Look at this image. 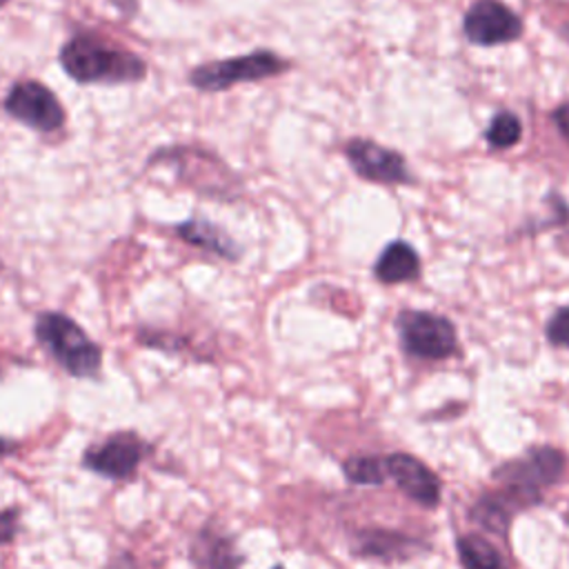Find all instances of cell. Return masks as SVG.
I'll return each mask as SVG.
<instances>
[{
	"mask_svg": "<svg viewBox=\"0 0 569 569\" xmlns=\"http://www.w3.org/2000/svg\"><path fill=\"white\" fill-rule=\"evenodd\" d=\"M58 60L78 84H136L149 71L138 53L96 33L71 36L62 44Z\"/></svg>",
	"mask_w": 569,
	"mask_h": 569,
	"instance_id": "cell-1",
	"label": "cell"
},
{
	"mask_svg": "<svg viewBox=\"0 0 569 569\" xmlns=\"http://www.w3.org/2000/svg\"><path fill=\"white\" fill-rule=\"evenodd\" d=\"M33 336L56 365L71 378L93 380L102 371V347L67 313L40 311Z\"/></svg>",
	"mask_w": 569,
	"mask_h": 569,
	"instance_id": "cell-2",
	"label": "cell"
},
{
	"mask_svg": "<svg viewBox=\"0 0 569 569\" xmlns=\"http://www.w3.org/2000/svg\"><path fill=\"white\" fill-rule=\"evenodd\" d=\"M291 69V62L271 49H256L242 56H231L222 60H209L193 67L187 76L189 84L204 93L227 91L236 84L260 82L267 78L282 76Z\"/></svg>",
	"mask_w": 569,
	"mask_h": 569,
	"instance_id": "cell-3",
	"label": "cell"
},
{
	"mask_svg": "<svg viewBox=\"0 0 569 569\" xmlns=\"http://www.w3.org/2000/svg\"><path fill=\"white\" fill-rule=\"evenodd\" d=\"M147 164H162L173 169L178 182L209 198H233L238 178L233 171L211 151L198 147H164L158 149Z\"/></svg>",
	"mask_w": 569,
	"mask_h": 569,
	"instance_id": "cell-4",
	"label": "cell"
},
{
	"mask_svg": "<svg viewBox=\"0 0 569 569\" xmlns=\"http://www.w3.org/2000/svg\"><path fill=\"white\" fill-rule=\"evenodd\" d=\"M396 331L407 356L418 360H447L460 351L456 325L433 311L402 309L396 313Z\"/></svg>",
	"mask_w": 569,
	"mask_h": 569,
	"instance_id": "cell-5",
	"label": "cell"
},
{
	"mask_svg": "<svg viewBox=\"0 0 569 569\" xmlns=\"http://www.w3.org/2000/svg\"><path fill=\"white\" fill-rule=\"evenodd\" d=\"M567 467V458L556 447H531L518 458L505 460L493 469V478L533 505L542 500V491L553 487Z\"/></svg>",
	"mask_w": 569,
	"mask_h": 569,
	"instance_id": "cell-6",
	"label": "cell"
},
{
	"mask_svg": "<svg viewBox=\"0 0 569 569\" xmlns=\"http://www.w3.org/2000/svg\"><path fill=\"white\" fill-rule=\"evenodd\" d=\"M151 451L153 447L138 431L118 429L89 445L82 451L80 467L100 478L122 482L138 473L140 465L151 456Z\"/></svg>",
	"mask_w": 569,
	"mask_h": 569,
	"instance_id": "cell-7",
	"label": "cell"
},
{
	"mask_svg": "<svg viewBox=\"0 0 569 569\" xmlns=\"http://www.w3.org/2000/svg\"><path fill=\"white\" fill-rule=\"evenodd\" d=\"M4 111L13 120L40 133H56L67 122L62 102L40 80L16 82L4 98Z\"/></svg>",
	"mask_w": 569,
	"mask_h": 569,
	"instance_id": "cell-8",
	"label": "cell"
},
{
	"mask_svg": "<svg viewBox=\"0 0 569 569\" xmlns=\"http://www.w3.org/2000/svg\"><path fill=\"white\" fill-rule=\"evenodd\" d=\"M342 153L351 164L353 173L367 182L391 184V187L416 182L405 156L376 140L351 138L345 142Z\"/></svg>",
	"mask_w": 569,
	"mask_h": 569,
	"instance_id": "cell-9",
	"label": "cell"
},
{
	"mask_svg": "<svg viewBox=\"0 0 569 569\" xmlns=\"http://www.w3.org/2000/svg\"><path fill=\"white\" fill-rule=\"evenodd\" d=\"M462 33L469 44L498 47L522 38V18L500 0H476L462 18Z\"/></svg>",
	"mask_w": 569,
	"mask_h": 569,
	"instance_id": "cell-10",
	"label": "cell"
},
{
	"mask_svg": "<svg viewBox=\"0 0 569 569\" xmlns=\"http://www.w3.org/2000/svg\"><path fill=\"white\" fill-rule=\"evenodd\" d=\"M385 467L387 478H391L396 487L416 505L425 509H436L440 505V478L420 458L396 451L385 456Z\"/></svg>",
	"mask_w": 569,
	"mask_h": 569,
	"instance_id": "cell-11",
	"label": "cell"
},
{
	"mask_svg": "<svg viewBox=\"0 0 569 569\" xmlns=\"http://www.w3.org/2000/svg\"><path fill=\"white\" fill-rule=\"evenodd\" d=\"M351 553L378 562H405L420 551H429V545L420 538L389 529H358L349 536Z\"/></svg>",
	"mask_w": 569,
	"mask_h": 569,
	"instance_id": "cell-12",
	"label": "cell"
},
{
	"mask_svg": "<svg viewBox=\"0 0 569 569\" xmlns=\"http://www.w3.org/2000/svg\"><path fill=\"white\" fill-rule=\"evenodd\" d=\"M189 560L196 569H240L244 556L236 547V538L220 529L213 520L204 522L189 542Z\"/></svg>",
	"mask_w": 569,
	"mask_h": 569,
	"instance_id": "cell-13",
	"label": "cell"
},
{
	"mask_svg": "<svg viewBox=\"0 0 569 569\" xmlns=\"http://www.w3.org/2000/svg\"><path fill=\"white\" fill-rule=\"evenodd\" d=\"M533 507L531 500H527L525 496L511 491V489H498V491H489L482 493L469 509V520L476 522L480 529L498 536V538H507L509 527L516 518L518 511Z\"/></svg>",
	"mask_w": 569,
	"mask_h": 569,
	"instance_id": "cell-14",
	"label": "cell"
},
{
	"mask_svg": "<svg viewBox=\"0 0 569 569\" xmlns=\"http://www.w3.org/2000/svg\"><path fill=\"white\" fill-rule=\"evenodd\" d=\"M173 233L182 242H187L191 247H198V249H202L207 253H213V256H218L222 260H229V262H236L242 256L240 244L222 227H218L209 218H200V216L187 218V220H182L173 227Z\"/></svg>",
	"mask_w": 569,
	"mask_h": 569,
	"instance_id": "cell-15",
	"label": "cell"
},
{
	"mask_svg": "<svg viewBox=\"0 0 569 569\" xmlns=\"http://www.w3.org/2000/svg\"><path fill=\"white\" fill-rule=\"evenodd\" d=\"M422 273L418 251L407 240H391L373 262V276L382 284L413 282Z\"/></svg>",
	"mask_w": 569,
	"mask_h": 569,
	"instance_id": "cell-16",
	"label": "cell"
},
{
	"mask_svg": "<svg viewBox=\"0 0 569 569\" xmlns=\"http://www.w3.org/2000/svg\"><path fill=\"white\" fill-rule=\"evenodd\" d=\"M456 551L462 569H507L502 553L478 533L458 536Z\"/></svg>",
	"mask_w": 569,
	"mask_h": 569,
	"instance_id": "cell-17",
	"label": "cell"
},
{
	"mask_svg": "<svg viewBox=\"0 0 569 569\" xmlns=\"http://www.w3.org/2000/svg\"><path fill=\"white\" fill-rule=\"evenodd\" d=\"M482 138L491 149H511L522 138V122L513 111L500 109L489 120Z\"/></svg>",
	"mask_w": 569,
	"mask_h": 569,
	"instance_id": "cell-18",
	"label": "cell"
},
{
	"mask_svg": "<svg viewBox=\"0 0 569 569\" xmlns=\"http://www.w3.org/2000/svg\"><path fill=\"white\" fill-rule=\"evenodd\" d=\"M342 473L351 485L376 487L387 480L385 456H349L342 462Z\"/></svg>",
	"mask_w": 569,
	"mask_h": 569,
	"instance_id": "cell-19",
	"label": "cell"
},
{
	"mask_svg": "<svg viewBox=\"0 0 569 569\" xmlns=\"http://www.w3.org/2000/svg\"><path fill=\"white\" fill-rule=\"evenodd\" d=\"M545 338L549 345L569 349V305L556 309L545 325Z\"/></svg>",
	"mask_w": 569,
	"mask_h": 569,
	"instance_id": "cell-20",
	"label": "cell"
},
{
	"mask_svg": "<svg viewBox=\"0 0 569 569\" xmlns=\"http://www.w3.org/2000/svg\"><path fill=\"white\" fill-rule=\"evenodd\" d=\"M22 527V509L20 507H4L0 509V547L11 545Z\"/></svg>",
	"mask_w": 569,
	"mask_h": 569,
	"instance_id": "cell-21",
	"label": "cell"
},
{
	"mask_svg": "<svg viewBox=\"0 0 569 569\" xmlns=\"http://www.w3.org/2000/svg\"><path fill=\"white\" fill-rule=\"evenodd\" d=\"M551 122L558 129V133L569 142V100L560 102L553 111H551Z\"/></svg>",
	"mask_w": 569,
	"mask_h": 569,
	"instance_id": "cell-22",
	"label": "cell"
},
{
	"mask_svg": "<svg viewBox=\"0 0 569 569\" xmlns=\"http://www.w3.org/2000/svg\"><path fill=\"white\" fill-rule=\"evenodd\" d=\"M122 18H133L140 9V0H107Z\"/></svg>",
	"mask_w": 569,
	"mask_h": 569,
	"instance_id": "cell-23",
	"label": "cell"
},
{
	"mask_svg": "<svg viewBox=\"0 0 569 569\" xmlns=\"http://www.w3.org/2000/svg\"><path fill=\"white\" fill-rule=\"evenodd\" d=\"M16 447H18V445H16L13 440H7V438L0 436V460L7 458V456H11V453L16 451Z\"/></svg>",
	"mask_w": 569,
	"mask_h": 569,
	"instance_id": "cell-24",
	"label": "cell"
},
{
	"mask_svg": "<svg viewBox=\"0 0 569 569\" xmlns=\"http://www.w3.org/2000/svg\"><path fill=\"white\" fill-rule=\"evenodd\" d=\"M7 2H9V0H0V9H2Z\"/></svg>",
	"mask_w": 569,
	"mask_h": 569,
	"instance_id": "cell-25",
	"label": "cell"
},
{
	"mask_svg": "<svg viewBox=\"0 0 569 569\" xmlns=\"http://www.w3.org/2000/svg\"><path fill=\"white\" fill-rule=\"evenodd\" d=\"M271 569H284V567H282V565H273Z\"/></svg>",
	"mask_w": 569,
	"mask_h": 569,
	"instance_id": "cell-26",
	"label": "cell"
},
{
	"mask_svg": "<svg viewBox=\"0 0 569 569\" xmlns=\"http://www.w3.org/2000/svg\"><path fill=\"white\" fill-rule=\"evenodd\" d=\"M565 520H567V525H569V511H567V513H565Z\"/></svg>",
	"mask_w": 569,
	"mask_h": 569,
	"instance_id": "cell-27",
	"label": "cell"
},
{
	"mask_svg": "<svg viewBox=\"0 0 569 569\" xmlns=\"http://www.w3.org/2000/svg\"><path fill=\"white\" fill-rule=\"evenodd\" d=\"M2 267H4V264H2V260H0V271H2Z\"/></svg>",
	"mask_w": 569,
	"mask_h": 569,
	"instance_id": "cell-28",
	"label": "cell"
}]
</instances>
